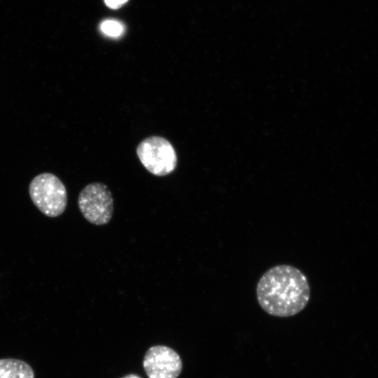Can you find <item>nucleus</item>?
Returning <instances> with one entry per match:
<instances>
[{
  "instance_id": "nucleus-5",
  "label": "nucleus",
  "mask_w": 378,
  "mask_h": 378,
  "mask_svg": "<svg viewBox=\"0 0 378 378\" xmlns=\"http://www.w3.org/2000/svg\"><path fill=\"white\" fill-rule=\"evenodd\" d=\"M143 366L148 378H177L182 370V362L172 349L156 345L146 353Z\"/></svg>"
},
{
  "instance_id": "nucleus-9",
  "label": "nucleus",
  "mask_w": 378,
  "mask_h": 378,
  "mask_svg": "<svg viewBox=\"0 0 378 378\" xmlns=\"http://www.w3.org/2000/svg\"><path fill=\"white\" fill-rule=\"evenodd\" d=\"M122 378H141L140 377H139L138 375L136 374H128Z\"/></svg>"
},
{
  "instance_id": "nucleus-7",
  "label": "nucleus",
  "mask_w": 378,
  "mask_h": 378,
  "mask_svg": "<svg viewBox=\"0 0 378 378\" xmlns=\"http://www.w3.org/2000/svg\"><path fill=\"white\" fill-rule=\"evenodd\" d=\"M102 31L110 36H118L122 33L123 27L115 20H106L101 25Z\"/></svg>"
},
{
  "instance_id": "nucleus-4",
  "label": "nucleus",
  "mask_w": 378,
  "mask_h": 378,
  "mask_svg": "<svg viewBox=\"0 0 378 378\" xmlns=\"http://www.w3.org/2000/svg\"><path fill=\"white\" fill-rule=\"evenodd\" d=\"M78 204L84 218L94 225H105L112 217L113 200L111 191L102 183L85 186L79 193Z\"/></svg>"
},
{
  "instance_id": "nucleus-3",
  "label": "nucleus",
  "mask_w": 378,
  "mask_h": 378,
  "mask_svg": "<svg viewBox=\"0 0 378 378\" xmlns=\"http://www.w3.org/2000/svg\"><path fill=\"white\" fill-rule=\"evenodd\" d=\"M136 155L143 166L158 176L171 174L177 164L173 146L162 136H152L142 140L136 148Z\"/></svg>"
},
{
  "instance_id": "nucleus-6",
  "label": "nucleus",
  "mask_w": 378,
  "mask_h": 378,
  "mask_svg": "<svg viewBox=\"0 0 378 378\" xmlns=\"http://www.w3.org/2000/svg\"><path fill=\"white\" fill-rule=\"evenodd\" d=\"M34 377V371L27 362L13 358L0 359V378Z\"/></svg>"
},
{
  "instance_id": "nucleus-8",
  "label": "nucleus",
  "mask_w": 378,
  "mask_h": 378,
  "mask_svg": "<svg viewBox=\"0 0 378 378\" xmlns=\"http://www.w3.org/2000/svg\"><path fill=\"white\" fill-rule=\"evenodd\" d=\"M127 0H104V2L107 6L111 8H118L125 4Z\"/></svg>"
},
{
  "instance_id": "nucleus-1",
  "label": "nucleus",
  "mask_w": 378,
  "mask_h": 378,
  "mask_svg": "<svg viewBox=\"0 0 378 378\" xmlns=\"http://www.w3.org/2000/svg\"><path fill=\"white\" fill-rule=\"evenodd\" d=\"M310 287L304 274L289 265L274 266L260 278L256 297L260 307L277 317L296 315L307 306Z\"/></svg>"
},
{
  "instance_id": "nucleus-2",
  "label": "nucleus",
  "mask_w": 378,
  "mask_h": 378,
  "mask_svg": "<svg viewBox=\"0 0 378 378\" xmlns=\"http://www.w3.org/2000/svg\"><path fill=\"white\" fill-rule=\"evenodd\" d=\"M34 204L46 216H60L67 204V192L62 181L52 173L36 176L29 186Z\"/></svg>"
}]
</instances>
